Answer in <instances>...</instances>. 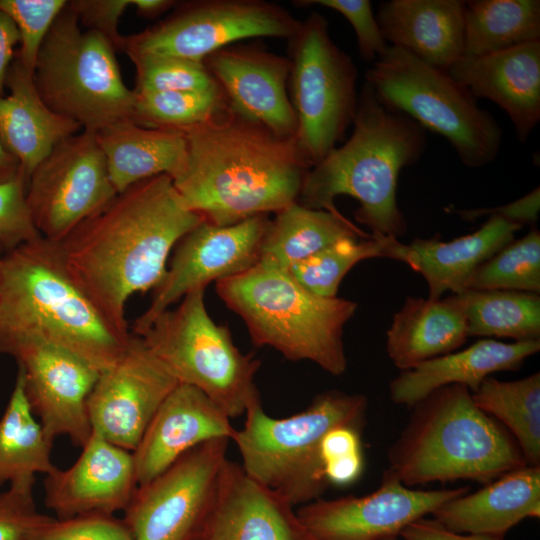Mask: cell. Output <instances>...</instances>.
Wrapping results in <instances>:
<instances>
[{
  "mask_svg": "<svg viewBox=\"0 0 540 540\" xmlns=\"http://www.w3.org/2000/svg\"><path fill=\"white\" fill-rule=\"evenodd\" d=\"M469 491L468 486L416 489L385 472L380 486L369 494L319 498L299 506L296 514L310 540H384L399 537L412 522Z\"/></svg>",
  "mask_w": 540,
  "mask_h": 540,
  "instance_id": "obj_15",
  "label": "cell"
},
{
  "mask_svg": "<svg viewBox=\"0 0 540 540\" xmlns=\"http://www.w3.org/2000/svg\"><path fill=\"white\" fill-rule=\"evenodd\" d=\"M178 384L141 338L131 334L122 356L99 373L88 396L92 431L132 452L162 402Z\"/></svg>",
  "mask_w": 540,
  "mask_h": 540,
  "instance_id": "obj_17",
  "label": "cell"
},
{
  "mask_svg": "<svg viewBox=\"0 0 540 540\" xmlns=\"http://www.w3.org/2000/svg\"><path fill=\"white\" fill-rule=\"evenodd\" d=\"M540 350V340L504 343L481 339L469 347L424 361L402 371L389 385L391 400L413 408L433 391L463 385L471 393L493 373L514 371Z\"/></svg>",
  "mask_w": 540,
  "mask_h": 540,
  "instance_id": "obj_24",
  "label": "cell"
},
{
  "mask_svg": "<svg viewBox=\"0 0 540 540\" xmlns=\"http://www.w3.org/2000/svg\"><path fill=\"white\" fill-rule=\"evenodd\" d=\"M19 42V32L15 23L0 10V97L5 95L7 72L15 57V47Z\"/></svg>",
  "mask_w": 540,
  "mask_h": 540,
  "instance_id": "obj_49",
  "label": "cell"
},
{
  "mask_svg": "<svg viewBox=\"0 0 540 540\" xmlns=\"http://www.w3.org/2000/svg\"><path fill=\"white\" fill-rule=\"evenodd\" d=\"M117 194L96 132L60 141L28 177L26 200L41 236L58 243Z\"/></svg>",
  "mask_w": 540,
  "mask_h": 540,
  "instance_id": "obj_13",
  "label": "cell"
},
{
  "mask_svg": "<svg viewBox=\"0 0 540 540\" xmlns=\"http://www.w3.org/2000/svg\"><path fill=\"white\" fill-rule=\"evenodd\" d=\"M66 0H0V10L15 23L20 37L15 57L33 73L39 50Z\"/></svg>",
  "mask_w": 540,
  "mask_h": 540,
  "instance_id": "obj_40",
  "label": "cell"
},
{
  "mask_svg": "<svg viewBox=\"0 0 540 540\" xmlns=\"http://www.w3.org/2000/svg\"><path fill=\"white\" fill-rule=\"evenodd\" d=\"M34 483L10 484L0 493V540H28L32 531L49 517L37 509Z\"/></svg>",
  "mask_w": 540,
  "mask_h": 540,
  "instance_id": "obj_45",
  "label": "cell"
},
{
  "mask_svg": "<svg viewBox=\"0 0 540 540\" xmlns=\"http://www.w3.org/2000/svg\"><path fill=\"white\" fill-rule=\"evenodd\" d=\"M28 540H133V536L123 519L95 513L68 519L49 516Z\"/></svg>",
  "mask_w": 540,
  "mask_h": 540,
  "instance_id": "obj_42",
  "label": "cell"
},
{
  "mask_svg": "<svg viewBox=\"0 0 540 540\" xmlns=\"http://www.w3.org/2000/svg\"><path fill=\"white\" fill-rule=\"evenodd\" d=\"M171 0H132L136 12L144 17L153 19L160 16L175 5Z\"/></svg>",
  "mask_w": 540,
  "mask_h": 540,
  "instance_id": "obj_50",
  "label": "cell"
},
{
  "mask_svg": "<svg viewBox=\"0 0 540 540\" xmlns=\"http://www.w3.org/2000/svg\"><path fill=\"white\" fill-rule=\"evenodd\" d=\"M432 516L456 533L504 537L523 520L540 517V466L511 470L476 492L446 501Z\"/></svg>",
  "mask_w": 540,
  "mask_h": 540,
  "instance_id": "obj_26",
  "label": "cell"
},
{
  "mask_svg": "<svg viewBox=\"0 0 540 540\" xmlns=\"http://www.w3.org/2000/svg\"><path fill=\"white\" fill-rule=\"evenodd\" d=\"M467 289L539 294L540 232L533 229L496 252L475 270Z\"/></svg>",
  "mask_w": 540,
  "mask_h": 540,
  "instance_id": "obj_38",
  "label": "cell"
},
{
  "mask_svg": "<svg viewBox=\"0 0 540 540\" xmlns=\"http://www.w3.org/2000/svg\"><path fill=\"white\" fill-rule=\"evenodd\" d=\"M68 8L76 15L81 26L101 33L119 51L122 36L118 31L120 17L132 0H74Z\"/></svg>",
  "mask_w": 540,
  "mask_h": 540,
  "instance_id": "obj_46",
  "label": "cell"
},
{
  "mask_svg": "<svg viewBox=\"0 0 540 540\" xmlns=\"http://www.w3.org/2000/svg\"><path fill=\"white\" fill-rule=\"evenodd\" d=\"M413 409L385 471L408 487L456 480L486 484L527 465L512 435L478 408L463 385L439 388Z\"/></svg>",
  "mask_w": 540,
  "mask_h": 540,
  "instance_id": "obj_5",
  "label": "cell"
},
{
  "mask_svg": "<svg viewBox=\"0 0 540 540\" xmlns=\"http://www.w3.org/2000/svg\"><path fill=\"white\" fill-rule=\"evenodd\" d=\"M229 441L202 443L137 487L123 518L133 540H193L227 460Z\"/></svg>",
  "mask_w": 540,
  "mask_h": 540,
  "instance_id": "obj_14",
  "label": "cell"
},
{
  "mask_svg": "<svg viewBox=\"0 0 540 540\" xmlns=\"http://www.w3.org/2000/svg\"><path fill=\"white\" fill-rule=\"evenodd\" d=\"M447 298L463 314L468 337L540 340L539 294L467 289Z\"/></svg>",
  "mask_w": 540,
  "mask_h": 540,
  "instance_id": "obj_34",
  "label": "cell"
},
{
  "mask_svg": "<svg viewBox=\"0 0 540 540\" xmlns=\"http://www.w3.org/2000/svg\"><path fill=\"white\" fill-rule=\"evenodd\" d=\"M96 136L117 193L157 175L172 178L186 156L185 136L177 129L148 128L125 119Z\"/></svg>",
  "mask_w": 540,
  "mask_h": 540,
  "instance_id": "obj_29",
  "label": "cell"
},
{
  "mask_svg": "<svg viewBox=\"0 0 540 540\" xmlns=\"http://www.w3.org/2000/svg\"><path fill=\"white\" fill-rule=\"evenodd\" d=\"M367 409L366 396L339 390L318 394L305 410L286 418L271 417L261 400L254 402L232 440L240 465L293 507L319 499L329 486L320 457L323 437L340 425L361 426Z\"/></svg>",
  "mask_w": 540,
  "mask_h": 540,
  "instance_id": "obj_7",
  "label": "cell"
},
{
  "mask_svg": "<svg viewBox=\"0 0 540 540\" xmlns=\"http://www.w3.org/2000/svg\"><path fill=\"white\" fill-rule=\"evenodd\" d=\"M180 384L193 386L232 419L260 399L255 376L260 360L234 344L205 305V288L186 294L175 309L160 313L138 335Z\"/></svg>",
  "mask_w": 540,
  "mask_h": 540,
  "instance_id": "obj_8",
  "label": "cell"
},
{
  "mask_svg": "<svg viewBox=\"0 0 540 540\" xmlns=\"http://www.w3.org/2000/svg\"><path fill=\"white\" fill-rule=\"evenodd\" d=\"M193 540H310L296 510L225 461L210 505Z\"/></svg>",
  "mask_w": 540,
  "mask_h": 540,
  "instance_id": "obj_21",
  "label": "cell"
},
{
  "mask_svg": "<svg viewBox=\"0 0 540 540\" xmlns=\"http://www.w3.org/2000/svg\"><path fill=\"white\" fill-rule=\"evenodd\" d=\"M135 66L136 92L203 91L219 88L203 61L166 55L128 56Z\"/></svg>",
  "mask_w": 540,
  "mask_h": 540,
  "instance_id": "obj_39",
  "label": "cell"
},
{
  "mask_svg": "<svg viewBox=\"0 0 540 540\" xmlns=\"http://www.w3.org/2000/svg\"><path fill=\"white\" fill-rule=\"evenodd\" d=\"M268 215L218 226L206 220L178 242L170 266L154 288L150 305L135 320L138 335L162 312L189 292L206 288L212 281L239 274L260 260Z\"/></svg>",
  "mask_w": 540,
  "mask_h": 540,
  "instance_id": "obj_16",
  "label": "cell"
},
{
  "mask_svg": "<svg viewBox=\"0 0 540 540\" xmlns=\"http://www.w3.org/2000/svg\"><path fill=\"white\" fill-rule=\"evenodd\" d=\"M448 74L476 98L497 104L524 142L540 120V41L479 57H461Z\"/></svg>",
  "mask_w": 540,
  "mask_h": 540,
  "instance_id": "obj_23",
  "label": "cell"
},
{
  "mask_svg": "<svg viewBox=\"0 0 540 540\" xmlns=\"http://www.w3.org/2000/svg\"><path fill=\"white\" fill-rule=\"evenodd\" d=\"M116 51L101 33L83 30L66 6L44 39L33 71L44 103L83 130L97 132L131 119L135 94L123 81Z\"/></svg>",
  "mask_w": 540,
  "mask_h": 540,
  "instance_id": "obj_9",
  "label": "cell"
},
{
  "mask_svg": "<svg viewBox=\"0 0 540 540\" xmlns=\"http://www.w3.org/2000/svg\"><path fill=\"white\" fill-rule=\"evenodd\" d=\"M523 226L491 215L473 233L443 241L438 237L416 238L404 244L403 261L420 273L429 289V299L445 292L467 289L475 270L514 239Z\"/></svg>",
  "mask_w": 540,
  "mask_h": 540,
  "instance_id": "obj_28",
  "label": "cell"
},
{
  "mask_svg": "<svg viewBox=\"0 0 540 540\" xmlns=\"http://www.w3.org/2000/svg\"><path fill=\"white\" fill-rule=\"evenodd\" d=\"M203 220L171 177L161 174L117 193L58 245L77 282L112 325L129 335L128 299L160 283L172 248Z\"/></svg>",
  "mask_w": 540,
  "mask_h": 540,
  "instance_id": "obj_1",
  "label": "cell"
},
{
  "mask_svg": "<svg viewBox=\"0 0 540 540\" xmlns=\"http://www.w3.org/2000/svg\"><path fill=\"white\" fill-rule=\"evenodd\" d=\"M467 338L465 318L447 297L433 300L408 296L386 332V351L394 365L404 371L456 351Z\"/></svg>",
  "mask_w": 540,
  "mask_h": 540,
  "instance_id": "obj_30",
  "label": "cell"
},
{
  "mask_svg": "<svg viewBox=\"0 0 540 540\" xmlns=\"http://www.w3.org/2000/svg\"><path fill=\"white\" fill-rule=\"evenodd\" d=\"M231 418L199 389L178 384L162 402L132 451L138 486L166 471L207 441L233 440Z\"/></svg>",
  "mask_w": 540,
  "mask_h": 540,
  "instance_id": "obj_22",
  "label": "cell"
},
{
  "mask_svg": "<svg viewBox=\"0 0 540 540\" xmlns=\"http://www.w3.org/2000/svg\"><path fill=\"white\" fill-rule=\"evenodd\" d=\"M404 243L394 238H344L297 263L288 271L305 289L336 297L341 281L359 262L378 257L403 260Z\"/></svg>",
  "mask_w": 540,
  "mask_h": 540,
  "instance_id": "obj_36",
  "label": "cell"
},
{
  "mask_svg": "<svg viewBox=\"0 0 540 540\" xmlns=\"http://www.w3.org/2000/svg\"><path fill=\"white\" fill-rule=\"evenodd\" d=\"M53 440L43 430L28 402L18 369L14 388L0 418V484L35 482L57 467L51 459Z\"/></svg>",
  "mask_w": 540,
  "mask_h": 540,
  "instance_id": "obj_32",
  "label": "cell"
},
{
  "mask_svg": "<svg viewBox=\"0 0 540 540\" xmlns=\"http://www.w3.org/2000/svg\"><path fill=\"white\" fill-rule=\"evenodd\" d=\"M464 10L461 0H390L376 20L390 46L448 71L463 56Z\"/></svg>",
  "mask_w": 540,
  "mask_h": 540,
  "instance_id": "obj_25",
  "label": "cell"
},
{
  "mask_svg": "<svg viewBox=\"0 0 540 540\" xmlns=\"http://www.w3.org/2000/svg\"><path fill=\"white\" fill-rule=\"evenodd\" d=\"M540 41L539 0L465 1L462 57H479Z\"/></svg>",
  "mask_w": 540,
  "mask_h": 540,
  "instance_id": "obj_33",
  "label": "cell"
},
{
  "mask_svg": "<svg viewBox=\"0 0 540 540\" xmlns=\"http://www.w3.org/2000/svg\"><path fill=\"white\" fill-rule=\"evenodd\" d=\"M370 236L340 211L312 209L295 202L270 220L259 261L289 270L341 239Z\"/></svg>",
  "mask_w": 540,
  "mask_h": 540,
  "instance_id": "obj_31",
  "label": "cell"
},
{
  "mask_svg": "<svg viewBox=\"0 0 540 540\" xmlns=\"http://www.w3.org/2000/svg\"><path fill=\"white\" fill-rule=\"evenodd\" d=\"M134 94L131 120L148 128L182 130L208 121L229 106L220 87Z\"/></svg>",
  "mask_w": 540,
  "mask_h": 540,
  "instance_id": "obj_37",
  "label": "cell"
},
{
  "mask_svg": "<svg viewBox=\"0 0 540 540\" xmlns=\"http://www.w3.org/2000/svg\"><path fill=\"white\" fill-rule=\"evenodd\" d=\"M289 44V98L297 121L296 140L312 167L336 147L353 123L358 73L319 13L300 21Z\"/></svg>",
  "mask_w": 540,
  "mask_h": 540,
  "instance_id": "obj_11",
  "label": "cell"
},
{
  "mask_svg": "<svg viewBox=\"0 0 540 540\" xmlns=\"http://www.w3.org/2000/svg\"><path fill=\"white\" fill-rule=\"evenodd\" d=\"M384 540H400L399 537H392V538H387V539H384Z\"/></svg>",
  "mask_w": 540,
  "mask_h": 540,
  "instance_id": "obj_52",
  "label": "cell"
},
{
  "mask_svg": "<svg viewBox=\"0 0 540 540\" xmlns=\"http://www.w3.org/2000/svg\"><path fill=\"white\" fill-rule=\"evenodd\" d=\"M181 131L186 156L171 179L204 220L228 226L298 201L311 165L296 138L278 136L229 106Z\"/></svg>",
  "mask_w": 540,
  "mask_h": 540,
  "instance_id": "obj_2",
  "label": "cell"
},
{
  "mask_svg": "<svg viewBox=\"0 0 540 540\" xmlns=\"http://www.w3.org/2000/svg\"><path fill=\"white\" fill-rule=\"evenodd\" d=\"M1 253H2V252L0 251V261H1V258H2V254H1Z\"/></svg>",
  "mask_w": 540,
  "mask_h": 540,
  "instance_id": "obj_53",
  "label": "cell"
},
{
  "mask_svg": "<svg viewBox=\"0 0 540 540\" xmlns=\"http://www.w3.org/2000/svg\"><path fill=\"white\" fill-rule=\"evenodd\" d=\"M365 79L386 106L443 136L465 166L482 167L497 157L500 126L447 71L389 45Z\"/></svg>",
  "mask_w": 540,
  "mask_h": 540,
  "instance_id": "obj_10",
  "label": "cell"
},
{
  "mask_svg": "<svg viewBox=\"0 0 540 540\" xmlns=\"http://www.w3.org/2000/svg\"><path fill=\"white\" fill-rule=\"evenodd\" d=\"M203 62L235 113L278 136L296 138L297 121L287 89L289 57L260 45L235 43L212 53Z\"/></svg>",
  "mask_w": 540,
  "mask_h": 540,
  "instance_id": "obj_19",
  "label": "cell"
},
{
  "mask_svg": "<svg viewBox=\"0 0 540 540\" xmlns=\"http://www.w3.org/2000/svg\"><path fill=\"white\" fill-rule=\"evenodd\" d=\"M472 398L479 409L505 426L527 465L540 466V373L511 381L489 376Z\"/></svg>",
  "mask_w": 540,
  "mask_h": 540,
  "instance_id": "obj_35",
  "label": "cell"
},
{
  "mask_svg": "<svg viewBox=\"0 0 540 540\" xmlns=\"http://www.w3.org/2000/svg\"><path fill=\"white\" fill-rule=\"evenodd\" d=\"M131 334L116 329L70 272L58 243L43 237L0 261V352L27 340L61 347L102 372L124 353Z\"/></svg>",
  "mask_w": 540,
  "mask_h": 540,
  "instance_id": "obj_3",
  "label": "cell"
},
{
  "mask_svg": "<svg viewBox=\"0 0 540 540\" xmlns=\"http://www.w3.org/2000/svg\"><path fill=\"white\" fill-rule=\"evenodd\" d=\"M540 209V189L536 187L523 197L497 207L477 208L455 211L462 219L474 221L483 216L496 215L521 226L533 224L538 220Z\"/></svg>",
  "mask_w": 540,
  "mask_h": 540,
  "instance_id": "obj_47",
  "label": "cell"
},
{
  "mask_svg": "<svg viewBox=\"0 0 540 540\" xmlns=\"http://www.w3.org/2000/svg\"><path fill=\"white\" fill-rule=\"evenodd\" d=\"M400 537L403 540H505L502 536L456 533L426 517L406 526Z\"/></svg>",
  "mask_w": 540,
  "mask_h": 540,
  "instance_id": "obj_48",
  "label": "cell"
},
{
  "mask_svg": "<svg viewBox=\"0 0 540 540\" xmlns=\"http://www.w3.org/2000/svg\"><path fill=\"white\" fill-rule=\"evenodd\" d=\"M77 460L45 475L44 501L57 519L124 511L138 487L132 452L92 431Z\"/></svg>",
  "mask_w": 540,
  "mask_h": 540,
  "instance_id": "obj_20",
  "label": "cell"
},
{
  "mask_svg": "<svg viewBox=\"0 0 540 540\" xmlns=\"http://www.w3.org/2000/svg\"><path fill=\"white\" fill-rule=\"evenodd\" d=\"M28 178L21 171L14 179L0 184V251L42 237L37 230L26 200Z\"/></svg>",
  "mask_w": 540,
  "mask_h": 540,
  "instance_id": "obj_43",
  "label": "cell"
},
{
  "mask_svg": "<svg viewBox=\"0 0 540 540\" xmlns=\"http://www.w3.org/2000/svg\"><path fill=\"white\" fill-rule=\"evenodd\" d=\"M299 23L282 6L264 0L189 1L157 24L122 36L119 51L127 56L156 54L203 61L244 39L289 40Z\"/></svg>",
  "mask_w": 540,
  "mask_h": 540,
  "instance_id": "obj_12",
  "label": "cell"
},
{
  "mask_svg": "<svg viewBox=\"0 0 540 540\" xmlns=\"http://www.w3.org/2000/svg\"><path fill=\"white\" fill-rule=\"evenodd\" d=\"M216 291L242 318L255 346H269L291 361H311L334 376L346 371L343 333L356 302L315 295L288 270L263 261L219 279Z\"/></svg>",
  "mask_w": 540,
  "mask_h": 540,
  "instance_id": "obj_6",
  "label": "cell"
},
{
  "mask_svg": "<svg viewBox=\"0 0 540 540\" xmlns=\"http://www.w3.org/2000/svg\"><path fill=\"white\" fill-rule=\"evenodd\" d=\"M21 171L20 162L0 142V184L11 181Z\"/></svg>",
  "mask_w": 540,
  "mask_h": 540,
  "instance_id": "obj_51",
  "label": "cell"
},
{
  "mask_svg": "<svg viewBox=\"0 0 540 540\" xmlns=\"http://www.w3.org/2000/svg\"><path fill=\"white\" fill-rule=\"evenodd\" d=\"M352 124L350 138L309 169L297 202L335 212L337 197H353L359 202L357 222L374 237L398 239L407 222L397 204V182L401 170L423 154L425 131L381 102L367 83Z\"/></svg>",
  "mask_w": 540,
  "mask_h": 540,
  "instance_id": "obj_4",
  "label": "cell"
},
{
  "mask_svg": "<svg viewBox=\"0 0 540 540\" xmlns=\"http://www.w3.org/2000/svg\"><path fill=\"white\" fill-rule=\"evenodd\" d=\"M22 372L30 407L54 441L67 436L82 447L92 434L87 399L99 371L73 353L41 340H27L12 352Z\"/></svg>",
  "mask_w": 540,
  "mask_h": 540,
  "instance_id": "obj_18",
  "label": "cell"
},
{
  "mask_svg": "<svg viewBox=\"0 0 540 540\" xmlns=\"http://www.w3.org/2000/svg\"><path fill=\"white\" fill-rule=\"evenodd\" d=\"M293 3L298 7L322 6L344 16L354 29L359 54L366 62H375L389 46L369 0H298Z\"/></svg>",
  "mask_w": 540,
  "mask_h": 540,
  "instance_id": "obj_44",
  "label": "cell"
},
{
  "mask_svg": "<svg viewBox=\"0 0 540 540\" xmlns=\"http://www.w3.org/2000/svg\"><path fill=\"white\" fill-rule=\"evenodd\" d=\"M8 95L0 97V142L27 176L63 139L81 126L52 111L42 100L33 73L16 58L6 76Z\"/></svg>",
  "mask_w": 540,
  "mask_h": 540,
  "instance_id": "obj_27",
  "label": "cell"
},
{
  "mask_svg": "<svg viewBox=\"0 0 540 540\" xmlns=\"http://www.w3.org/2000/svg\"><path fill=\"white\" fill-rule=\"evenodd\" d=\"M360 431L358 425H340L323 437L320 457L329 485L346 487L360 478L364 468Z\"/></svg>",
  "mask_w": 540,
  "mask_h": 540,
  "instance_id": "obj_41",
  "label": "cell"
}]
</instances>
